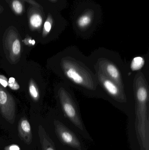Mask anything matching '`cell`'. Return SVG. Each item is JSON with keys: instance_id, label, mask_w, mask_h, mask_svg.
I'll use <instances>...</instances> for the list:
<instances>
[{"instance_id": "cell-7", "label": "cell", "mask_w": 149, "mask_h": 150, "mask_svg": "<svg viewBox=\"0 0 149 150\" xmlns=\"http://www.w3.org/2000/svg\"><path fill=\"white\" fill-rule=\"evenodd\" d=\"M3 45L7 58L13 64L17 63L21 54V42L17 34L10 31L3 40Z\"/></svg>"}, {"instance_id": "cell-10", "label": "cell", "mask_w": 149, "mask_h": 150, "mask_svg": "<svg viewBox=\"0 0 149 150\" xmlns=\"http://www.w3.org/2000/svg\"><path fill=\"white\" fill-rule=\"evenodd\" d=\"M18 133L20 138L27 144H31L32 134L30 124L25 117L21 118L18 124Z\"/></svg>"}, {"instance_id": "cell-9", "label": "cell", "mask_w": 149, "mask_h": 150, "mask_svg": "<svg viewBox=\"0 0 149 150\" xmlns=\"http://www.w3.org/2000/svg\"><path fill=\"white\" fill-rule=\"evenodd\" d=\"M54 124L57 134L64 142L73 146H79V143L76 137L61 121L55 120Z\"/></svg>"}, {"instance_id": "cell-17", "label": "cell", "mask_w": 149, "mask_h": 150, "mask_svg": "<svg viewBox=\"0 0 149 150\" xmlns=\"http://www.w3.org/2000/svg\"><path fill=\"white\" fill-rule=\"evenodd\" d=\"M0 84L3 87H6L8 86V79L3 75H0Z\"/></svg>"}, {"instance_id": "cell-19", "label": "cell", "mask_w": 149, "mask_h": 150, "mask_svg": "<svg viewBox=\"0 0 149 150\" xmlns=\"http://www.w3.org/2000/svg\"><path fill=\"white\" fill-rule=\"evenodd\" d=\"M3 144H4V140L0 138V150H1V148L2 147Z\"/></svg>"}, {"instance_id": "cell-14", "label": "cell", "mask_w": 149, "mask_h": 150, "mask_svg": "<svg viewBox=\"0 0 149 150\" xmlns=\"http://www.w3.org/2000/svg\"><path fill=\"white\" fill-rule=\"evenodd\" d=\"M43 22L42 17L38 13L33 14L30 18V24L33 29H38L40 28L42 25Z\"/></svg>"}, {"instance_id": "cell-11", "label": "cell", "mask_w": 149, "mask_h": 150, "mask_svg": "<svg viewBox=\"0 0 149 150\" xmlns=\"http://www.w3.org/2000/svg\"><path fill=\"white\" fill-rule=\"evenodd\" d=\"M148 57V55L146 57V55L138 56L134 57L132 59L130 62V64L129 65V69L132 73L136 74L141 71H146V59Z\"/></svg>"}, {"instance_id": "cell-2", "label": "cell", "mask_w": 149, "mask_h": 150, "mask_svg": "<svg viewBox=\"0 0 149 150\" xmlns=\"http://www.w3.org/2000/svg\"><path fill=\"white\" fill-rule=\"evenodd\" d=\"M88 57L95 68L115 82L129 95L134 97V80L136 74L130 71L129 64L118 53L101 47L94 50Z\"/></svg>"}, {"instance_id": "cell-15", "label": "cell", "mask_w": 149, "mask_h": 150, "mask_svg": "<svg viewBox=\"0 0 149 150\" xmlns=\"http://www.w3.org/2000/svg\"><path fill=\"white\" fill-rule=\"evenodd\" d=\"M12 8L17 14H21L23 10L22 3L18 0H15L12 2Z\"/></svg>"}, {"instance_id": "cell-1", "label": "cell", "mask_w": 149, "mask_h": 150, "mask_svg": "<svg viewBox=\"0 0 149 150\" xmlns=\"http://www.w3.org/2000/svg\"><path fill=\"white\" fill-rule=\"evenodd\" d=\"M56 69L64 83L86 97L104 99L96 70L88 56L75 46L64 49L56 58Z\"/></svg>"}, {"instance_id": "cell-16", "label": "cell", "mask_w": 149, "mask_h": 150, "mask_svg": "<svg viewBox=\"0 0 149 150\" xmlns=\"http://www.w3.org/2000/svg\"><path fill=\"white\" fill-rule=\"evenodd\" d=\"M8 86L13 90H17L19 89V84L14 78H10L8 82Z\"/></svg>"}, {"instance_id": "cell-5", "label": "cell", "mask_w": 149, "mask_h": 150, "mask_svg": "<svg viewBox=\"0 0 149 150\" xmlns=\"http://www.w3.org/2000/svg\"><path fill=\"white\" fill-rule=\"evenodd\" d=\"M56 93L59 106L64 116L82 129L83 124L78 102L71 87L65 83H60L56 87Z\"/></svg>"}, {"instance_id": "cell-8", "label": "cell", "mask_w": 149, "mask_h": 150, "mask_svg": "<svg viewBox=\"0 0 149 150\" xmlns=\"http://www.w3.org/2000/svg\"><path fill=\"white\" fill-rule=\"evenodd\" d=\"M0 112L3 117L13 124L15 119L16 106L15 100L9 93L0 84Z\"/></svg>"}, {"instance_id": "cell-3", "label": "cell", "mask_w": 149, "mask_h": 150, "mask_svg": "<svg viewBox=\"0 0 149 150\" xmlns=\"http://www.w3.org/2000/svg\"><path fill=\"white\" fill-rule=\"evenodd\" d=\"M102 11L99 4L92 0H81L74 7L72 13L73 28L82 39L90 38L100 23Z\"/></svg>"}, {"instance_id": "cell-6", "label": "cell", "mask_w": 149, "mask_h": 150, "mask_svg": "<svg viewBox=\"0 0 149 150\" xmlns=\"http://www.w3.org/2000/svg\"><path fill=\"white\" fill-rule=\"evenodd\" d=\"M67 20L61 15L59 11L50 10V12L44 24L43 37L46 38L53 32L60 34L68 25Z\"/></svg>"}, {"instance_id": "cell-12", "label": "cell", "mask_w": 149, "mask_h": 150, "mask_svg": "<svg viewBox=\"0 0 149 150\" xmlns=\"http://www.w3.org/2000/svg\"><path fill=\"white\" fill-rule=\"evenodd\" d=\"M38 134L42 150H55L51 140L41 125L38 126Z\"/></svg>"}, {"instance_id": "cell-18", "label": "cell", "mask_w": 149, "mask_h": 150, "mask_svg": "<svg viewBox=\"0 0 149 150\" xmlns=\"http://www.w3.org/2000/svg\"><path fill=\"white\" fill-rule=\"evenodd\" d=\"M4 150H21L20 148L15 144H11L5 147Z\"/></svg>"}, {"instance_id": "cell-4", "label": "cell", "mask_w": 149, "mask_h": 150, "mask_svg": "<svg viewBox=\"0 0 149 150\" xmlns=\"http://www.w3.org/2000/svg\"><path fill=\"white\" fill-rule=\"evenodd\" d=\"M95 69L98 83L104 94V100L126 112L134 113V97L129 95L121 87L99 69Z\"/></svg>"}, {"instance_id": "cell-13", "label": "cell", "mask_w": 149, "mask_h": 150, "mask_svg": "<svg viewBox=\"0 0 149 150\" xmlns=\"http://www.w3.org/2000/svg\"><path fill=\"white\" fill-rule=\"evenodd\" d=\"M29 90L30 95L33 100L38 101L40 98L39 91L36 82L32 79L29 82Z\"/></svg>"}]
</instances>
